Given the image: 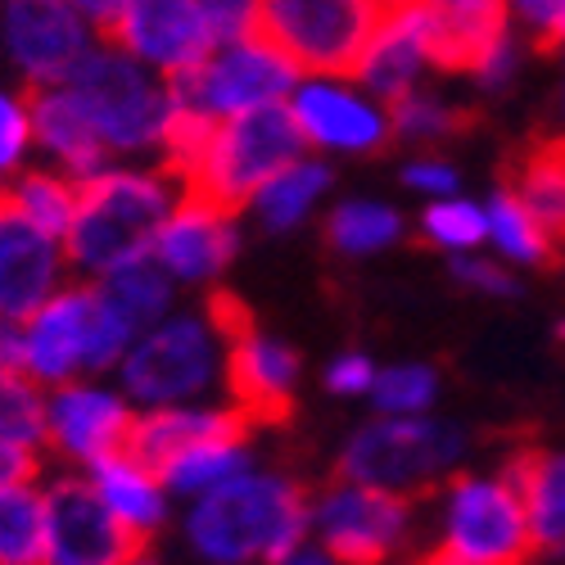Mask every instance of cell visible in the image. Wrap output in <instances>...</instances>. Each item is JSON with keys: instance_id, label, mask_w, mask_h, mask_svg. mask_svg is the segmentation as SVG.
Returning a JSON list of instances; mask_svg holds the SVG:
<instances>
[{"instance_id": "1", "label": "cell", "mask_w": 565, "mask_h": 565, "mask_svg": "<svg viewBox=\"0 0 565 565\" xmlns=\"http://www.w3.org/2000/svg\"><path fill=\"white\" fill-rule=\"evenodd\" d=\"M308 530L312 507L303 484L290 476H263V470H245L209 489L185 515V534L213 565H276L299 552Z\"/></svg>"}, {"instance_id": "2", "label": "cell", "mask_w": 565, "mask_h": 565, "mask_svg": "<svg viewBox=\"0 0 565 565\" xmlns=\"http://www.w3.org/2000/svg\"><path fill=\"white\" fill-rule=\"evenodd\" d=\"M172 213L168 172L100 168L77 181V209L64 231V258L90 276H105L131 258H146L163 217Z\"/></svg>"}, {"instance_id": "3", "label": "cell", "mask_w": 565, "mask_h": 565, "mask_svg": "<svg viewBox=\"0 0 565 565\" xmlns=\"http://www.w3.org/2000/svg\"><path fill=\"white\" fill-rule=\"evenodd\" d=\"M295 159H303V136L290 118V105H263L235 118H217L195 172L181 181V195H195L235 217Z\"/></svg>"}, {"instance_id": "4", "label": "cell", "mask_w": 565, "mask_h": 565, "mask_svg": "<svg viewBox=\"0 0 565 565\" xmlns=\"http://www.w3.org/2000/svg\"><path fill=\"white\" fill-rule=\"evenodd\" d=\"M136 331L105 303L100 286H60L23 321V371L36 385H68L77 371H109Z\"/></svg>"}, {"instance_id": "5", "label": "cell", "mask_w": 565, "mask_h": 565, "mask_svg": "<svg viewBox=\"0 0 565 565\" xmlns=\"http://www.w3.org/2000/svg\"><path fill=\"white\" fill-rule=\"evenodd\" d=\"M461 448H466L461 430L444 426V420L381 416L344 444V452L335 461V476L353 480V484L398 493L412 502L416 493H430L452 476Z\"/></svg>"}, {"instance_id": "6", "label": "cell", "mask_w": 565, "mask_h": 565, "mask_svg": "<svg viewBox=\"0 0 565 565\" xmlns=\"http://www.w3.org/2000/svg\"><path fill=\"white\" fill-rule=\"evenodd\" d=\"M86 122L96 127L105 150L140 154L159 146V131L168 118V86H159L146 64L122 55L118 45H90L60 82Z\"/></svg>"}, {"instance_id": "7", "label": "cell", "mask_w": 565, "mask_h": 565, "mask_svg": "<svg viewBox=\"0 0 565 565\" xmlns=\"http://www.w3.org/2000/svg\"><path fill=\"white\" fill-rule=\"evenodd\" d=\"M385 19V0H258L254 36L299 73L349 77Z\"/></svg>"}, {"instance_id": "8", "label": "cell", "mask_w": 565, "mask_h": 565, "mask_svg": "<svg viewBox=\"0 0 565 565\" xmlns=\"http://www.w3.org/2000/svg\"><path fill=\"white\" fill-rule=\"evenodd\" d=\"M217 331L209 317H168L140 331L122 353V390L146 407H177L213 390L217 381Z\"/></svg>"}, {"instance_id": "9", "label": "cell", "mask_w": 565, "mask_h": 565, "mask_svg": "<svg viewBox=\"0 0 565 565\" xmlns=\"http://www.w3.org/2000/svg\"><path fill=\"white\" fill-rule=\"evenodd\" d=\"M295 86L299 68L286 55H276L263 36H241L213 45L200 68L168 77V100L209 118H235L263 105H286Z\"/></svg>"}, {"instance_id": "10", "label": "cell", "mask_w": 565, "mask_h": 565, "mask_svg": "<svg viewBox=\"0 0 565 565\" xmlns=\"http://www.w3.org/2000/svg\"><path fill=\"white\" fill-rule=\"evenodd\" d=\"M439 547L476 565H530L539 552L530 511L507 476H448Z\"/></svg>"}, {"instance_id": "11", "label": "cell", "mask_w": 565, "mask_h": 565, "mask_svg": "<svg viewBox=\"0 0 565 565\" xmlns=\"http://www.w3.org/2000/svg\"><path fill=\"white\" fill-rule=\"evenodd\" d=\"M412 530V502L371 484L340 480L312 507V534L335 565H385Z\"/></svg>"}, {"instance_id": "12", "label": "cell", "mask_w": 565, "mask_h": 565, "mask_svg": "<svg viewBox=\"0 0 565 565\" xmlns=\"http://www.w3.org/2000/svg\"><path fill=\"white\" fill-rule=\"evenodd\" d=\"M45 498V565H131L146 556V534L105 507L82 476H60Z\"/></svg>"}, {"instance_id": "13", "label": "cell", "mask_w": 565, "mask_h": 565, "mask_svg": "<svg viewBox=\"0 0 565 565\" xmlns=\"http://www.w3.org/2000/svg\"><path fill=\"white\" fill-rule=\"evenodd\" d=\"M109 45L136 64H150L163 77L191 73L213 55V28L200 0H127L118 23L109 28Z\"/></svg>"}, {"instance_id": "14", "label": "cell", "mask_w": 565, "mask_h": 565, "mask_svg": "<svg viewBox=\"0 0 565 565\" xmlns=\"http://www.w3.org/2000/svg\"><path fill=\"white\" fill-rule=\"evenodd\" d=\"M222 349H226L222 381H226L231 407L241 412L254 430L286 426L295 416L299 353L290 344H280L276 335H263L258 321H249L245 331L222 340Z\"/></svg>"}, {"instance_id": "15", "label": "cell", "mask_w": 565, "mask_h": 565, "mask_svg": "<svg viewBox=\"0 0 565 565\" xmlns=\"http://www.w3.org/2000/svg\"><path fill=\"white\" fill-rule=\"evenodd\" d=\"M0 41L28 86H60L90 51V23L68 0H0Z\"/></svg>"}, {"instance_id": "16", "label": "cell", "mask_w": 565, "mask_h": 565, "mask_svg": "<svg viewBox=\"0 0 565 565\" xmlns=\"http://www.w3.org/2000/svg\"><path fill=\"white\" fill-rule=\"evenodd\" d=\"M290 118L303 136V146H321V150H349V154H371V150H385L390 146V114L358 96V90L331 82V77H317L290 90Z\"/></svg>"}, {"instance_id": "17", "label": "cell", "mask_w": 565, "mask_h": 565, "mask_svg": "<svg viewBox=\"0 0 565 565\" xmlns=\"http://www.w3.org/2000/svg\"><path fill=\"white\" fill-rule=\"evenodd\" d=\"M241 249V231H235V217L195 200L181 195V204L163 217L150 258L172 276V280H191V286H204V280L222 276Z\"/></svg>"}, {"instance_id": "18", "label": "cell", "mask_w": 565, "mask_h": 565, "mask_svg": "<svg viewBox=\"0 0 565 565\" xmlns=\"http://www.w3.org/2000/svg\"><path fill=\"white\" fill-rule=\"evenodd\" d=\"M131 430L127 398L100 385H60L55 398L45 403V444L64 461L90 466L105 452H118Z\"/></svg>"}, {"instance_id": "19", "label": "cell", "mask_w": 565, "mask_h": 565, "mask_svg": "<svg viewBox=\"0 0 565 565\" xmlns=\"http://www.w3.org/2000/svg\"><path fill=\"white\" fill-rule=\"evenodd\" d=\"M64 245L0 204V317L28 321L64 280Z\"/></svg>"}, {"instance_id": "20", "label": "cell", "mask_w": 565, "mask_h": 565, "mask_svg": "<svg viewBox=\"0 0 565 565\" xmlns=\"http://www.w3.org/2000/svg\"><path fill=\"white\" fill-rule=\"evenodd\" d=\"M420 36H426L420 0H412V6H385L381 28H375V36L366 41V51L349 77L385 105L412 96L416 82H420V68H426V41Z\"/></svg>"}, {"instance_id": "21", "label": "cell", "mask_w": 565, "mask_h": 565, "mask_svg": "<svg viewBox=\"0 0 565 565\" xmlns=\"http://www.w3.org/2000/svg\"><path fill=\"white\" fill-rule=\"evenodd\" d=\"M254 426L235 407H150L146 416H131L127 430V452L136 461H146L154 476L185 448L209 444V439H249Z\"/></svg>"}, {"instance_id": "22", "label": "cell", "mask_w": 565, "mask_h": 565, "mask_svg": "<svg viewBox=\"0 0 565 565\" xmlns=\"http://www.w3.org/2000/svg\"><path fill=\"white\" fill-rule=\"evenodd\" d=\"M28 118H32V140H41L45 154L73 181H86L105 168V159H109L105 140L96 136V127L86 122V114L77 109V100L64 86H32Z\"/></svg>"}, {"instance_id": "23", "label": "cell", "mask_w": 565, "mask_h": 565, "mask_svg": "<svg viewBox=\"0 0 565 565\" xmlns=\"http://www.w3.org/2000/svg\"><path fill=\"white\" fill-rule=\"evenodd\" d=\"M86 480H90V489L105 498V507L118 515V521H127L136 534L150 539L168 521V489H163V480L154 476L146 461H136L127 448L96 457V461H90Z\"/></svg>"}, {"instance_id": "24", "label": "cell", "mask_w": 565, "mask_h": 565, "mask_svg": "<svg viewBox=\"0 0 565 565\" xmlns=\"http://www.w3.org/2000/svg\"><path fill=\"white\" fill-rule=\"evenodd\" d=\"M502 476L515 484L539 552H565V452L525 448L515 452Z\"/></svg>"}, {"instance_id": "25", "label": "cell", "mask_w": 565, "mask_h": 565, "mask_svg": "<svg viewBox=\"0 0 565 565\" xmlns=\"http://www.w3.org/2000/svg\"><path fill=\"white\" fill-rule=\"evenodd\" d=\"M507 191L530 209V217L552 235L565 241V136L534 140L511 159Z\"/></svg>"}, {"instance_id": "26", "label": "cell", "mask_w": 565, "mask_h": 565, "mask_svg": "<svg viewBox=\"0 0 565 565\" xmlns=\"http://www.w3.org/2000/svg\"><path fill=\"white\" fill-rule=\"evenodd\" d=\"M0 204H6L14 217H23L28 226H36L41 235L64 241L73 209H77V181L68 172H55V168H28L14 181H6Z\"/></svg>"}, {"instance_id": "27", "label": "cell", "mask_w": 565, "mask_h": 565, "mask_svg": "<svg viewBox=\"0 0 565 565\" xmlns=\"http://www.w3.org/2000/svg\"><path fill=\"white\" fill-rule=\"evenodd\" d=\"M100 295L140 335V331H150V326H159L163 312L172 308V276L146 254V258H131V263L105 271L100 276Z\"/></svg>"}, {"instance_id": "28", "label": "cell", "mask_w": 565, "mask_h": 565, "mask_svg": "<svg viewBox=\"0 0 565 565\" xmlns=\"http://www.w3.org/2000/svg\"><path fill=\"white\" fill-rule=\"evenodd\" d=\"M326 191H331V168L317 159H295L290 168H280L249 204L258 213V226L280 235V231H295Z\"/></svg>"}, {"instance_id": "29", "label": "cell", "mask_w": 565, "mask_h": 565, "mask_svg": "<svg viewBox=\"0 0 565 565\" xmlns=\"http://www.w3.org/2000/svg\"><path fill=\"white\" fill-rule=\"evenodd\" d=\"M249 470V439H209V444H195L177 452L163 470L159 480L168 493H181V498H204L209 489L245 476Z\"/></svg>"}, {"instance_id": "30", "label": "cell", "mask_w": 565, "mask_h": 565, "mask_svg": "<svg viewBox=\"0 0 565 565\" xmlns=\"http://www.w3.org/2000/svg\"><path fill=\"white\" fill-rule=\"evenodd\" d=\"M484 241H493V249L507 254L511 263H525V267H552L556 263L552 235L530 217V209L515 200L507 185H498L484 204Z\"/></svg>"}, {"instance_id": "31", "label": "cell", "mask_w": 565, "mask_h": 565, "mask_svg": "<svg viewBox=\"0 0 565 565\" xmlns=\"http://www.w3.org/2000/svg\"><path fill=\"white\" fill-rule=\"evenodd\" d=\"M398 235H403L398 209L375 204V200H344L331 209V217H326V245L344 258L381 254L398 241Z\"/></svg>"}, {"instance_id": "32", "label": "cell", "mask_w": 565, "mask_h": 565, "mask_svg": "<svg viewBox=\"0 0 565 565\" xmlns=\"http://www.w3.org/2000/svg\"><path fill=\"white\" fill-rule=\"evenodd\" d=\"M0 565H45V498L32 484L0 489Z\"/></svg>"}, {"instance_id": "33", "label": "cell", "mask_w": 565, "mask_h": 565, "mask_svg": "<svg viewBox=\"0 0 565 565\" xmlns=\"http://www.w3.org/2000/svg\"><path fill=\"white\" fill-rule=\"evenodd\" d=\"M470 122H476V118H470L466 109L444 105L435 96H420V90H412V96L390 105L394 136H407V140H416V146H444V140L470 131Z\"/></svg>"}, {"instance_id": "34", "label": "cell", "mask_w": 565, "mask_h": 565, "mask_svg": "<svg viewBox=\"0 0 565 565\" xmlns=\"http://www.w3.org/2000/svg\"><path fill=\"white\" fill-rule=\"evenodd\" d=\"M439 394V375L426 362H398L375 371L371 381V403L381 407V416H420Z\"/></svg>"}, {"instance_id": "35", "label": "cell", "mask_w": 565, "mask_h": 565, "mask_svg": "<svg viewBox=\"0 0 565 565\" xmlns=\"http://www.w3.org/2000/svg\"><path fill=\"white\" fill-rule=\"evenodd\" d=\"M420 235L444 254H470L476 245H484V209L457 195L430 200V209L420 213Z\"/></svg>"}, {"instance_id": "36", "label": "cell", "mask_w": 565, "mask_h": 565, "mask_svg": "<svg viewBox=\"0 0 565 565\" xmlns=\"http://www.w3.org/2000/svg\"><path fill=\"white\" fill-rule=\"evenodd\" d=\"M0 435L28 448L45 444V398L28 371H0Z\"/></svg>"}, {"instance_id": "37", "label": "cell", "mask_w": 565, "mask_h": 565, "mask_svg": "<svg viewBox=\"0 0 565 565\" xmlns=\"http://www.w3.org/2000/svg\"><path fill=\"white\" fill-rule=\"evenodd\" d=\"M32 146V118H28V100L6 96L0 90V172H10L23 163Z\"/></svg>"}, {"instance_id": "38", "label": "cell", "mask_w": 565, "mask_h": 565, "mask_svg": "<svg viewBox=\"0 0 565 565\" xmlns=\"http://www.w3.org/2000/svg\"><path fill=\"white\" fill-rule=\"evenodd\" d=\"M452 276L466 290H484V295H515V276L493 263V258H476V254H457L452 258Z\"/></svg>"}, {"instance_id": "39", "label": "cell", "mask_w": 565, "mask_h": 565, "mask_svg": "<svg viewBox=\"0 0 565 565\" xmlns=\"http://www.w3.org/2000/svg\"><path fill=\"white\" fill-rule=\"evenodd\" d=\"M375 371H381V366H375L366 353H340V358H331V366H326V390L340 394V398L371 394Z\"/></svg>"}, {"instance_id": "40", "label": "cell", "mask_w": 565, "mask_h": 565, "mask_svg": "<svg viewBox=\"0 0 565 565\" xmlns=\"http://www.w3.org/2000/svg\"><path fill=\"white\" fill-rule=\"evenodd\" d=\"M204 14H209V28L222 41H241V36H254V10L258 0H200Z\"/></svg>"}, {"instance_id": "41", "label": "cell", "mask_w": 565, "mask_h": 565, "mask_svg": "<svg viewBox=\"0 0 565 565\" xmlns=\"http://www.w3.org/2000/svg\"><path fill=\"white\" fill-rule=\"evenodd\" d=\"M403 181H407V185H416V191L435 195V200L457 195V168H452V163H444V159H412V163L403 168Z\"/></svg>"}, {"instance_id": "42", "label": "cell", "mask_w": 565, "mask_h": 565, "mask_svg": "<svg viewBox=\"0 0 565 565\" xmlns=\"http://www.w3.org/2000/svg\"><path fill=\"white\" fill-rule=\"evenodd\" d=\"M36 470H41L36 448L14 444V439L0 435V489H10V484H32V480H36Z\"/></svg>"}, {"instance_id": "43", "label": "cell", "mask_w": 565, "mask_h": 565, "mask_svg": "<svg viewBox=\"0 0 565 565\" xmlns=\"http://www.w3.org/2000/svg\"><path fill=\"white\" fill-rule=\"evenodd\" d=\"M68 6H73L90 28H100V32L109 36V28L118 23V14H122L127 0H68Z\"/></svg>"}, {"instance_id": "44", "label": "cell", "mask_w": 565, "mask_h": 565, "mask_svg": "<svg viewBox=\"0 0 565 565\" xmlns=\"http://www.w3.org/2000/svg\"><path fill=\"white\" fill-rule=\"evenodd\" d=\"M0 371H23V331L6 317H0Z\"/></svg>"}, {"instance_id": "45", "label": "cell", "mask_w": 565, "mask_h": 565, "mask_svg": "<svg viewBox=\"0 0 565 565\" xmlns=\"http://www.w3.org/2000/svg\"><path fill=\"white\" fill-rule=\"evenodd\" d=\"M416 565H476V561H466V556H457V552H448V547H435V552H426Z\"/></svg>"}, {"instance_id": "46", "label": "cell", "mask_w": 565, "mask_h": 565, "mask_svg": "<svg viewBox=\"0 0 565 565\" xmlns=\"http://www.w3.org/2000/svg\"><path fill=\"white\" fill-rule=\"evenodd\" d=\"M276 565H331V556H321V552H290L286 561H276Z\"/></svg>"}, {"instance_id": "47", "label": "cell", "mask_w": 565, "mask_h": 565, "mask_svg": "<svg viewBox=\"0 0 565 565\" xmlns=\"http://www.w3.org/2000/svg\"><path fill=\"white\" fill-rule=\"evenodd\" d=\"M565 45V10H561V23H556V36H552V51H561Z\"/></svg>"}, {"instance_id": "48", "label": "cell", "mask_w": 565, "mask_h": 565, "mask_svg": "<svg viewBox=\"0 0 565 565\" xmlns=\"http://www.w3.org/2000/svg\"><path fill=\"white\" fill-rule=\"evenodd\" d=\"M131 565H154V561H150V556H136V561H131Z\"/></svg>"}, {"instance_id": "49", "label": "cell", "mask_w": 565, "mask_h": 565, "mask_svg": "<svg viewBox=\"0 0 565 565\" xmlns=\"http://www.w3.org/2000/svg\"><path fill=\"white\" fill-rule=\"evenodd\" d=\"M385 6H412V0H385Z\"/></svg>"}, {"instance_id": "50", "label": "cell", "mask_w": 565, "mask_h": 565, "mask_svg": "<svg viewBox=\"0 0 565 565\" xmlns=\"http://www.w3.org/2000/svg\"><path fill=\"white\" fill-rule=\"evenodd\" d=\"M561 109H565V86H561Z\"/></svg>"}, {"instance_id": "51", "label": "cell", "mask_w": 565, "mask_h": 565, "mask_svg": "<svg viewBox=\"0 0 565 565\" xmlns=\"http://www.w3.org/2000/svg\"><path fill=\"white\" fill-rule=\"evenodd\" d=\"M561 340H565V326H561Z\"/></svg>"}]
</instances>
